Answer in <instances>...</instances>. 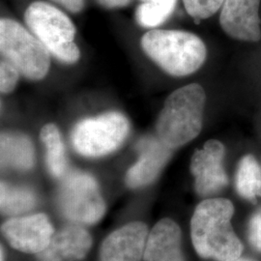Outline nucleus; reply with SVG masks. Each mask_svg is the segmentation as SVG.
I'll use <instances>...</instances> for the list:
<instances>
[{
	"instance_id": "1",
	"label": "nucleus",
	"mask_w": 261,
	"mask_h": 261,
	"mask_svg": "<svg viewBox=\"0 0 261 261\" xmlns=\"http://www.w3.org/2000/svg\"><path fill=\"white\" fill-rule=\"evenodd\" d=\"M234 206L225 198L203 200L195 210L191 236L197 254L217 261H232L241 256L243 245L231 226Z\"/></svg>"
},
{
	"instance_id": "2",
	"label": "nucleus",
	"mask_w": 261,
	"mask_h": 261,
	"mask_svg": "<svg viewBox=\"0 0 261 261\" xmlns=\"http://www.w3.org/2000/svg\"><path fill=\"white\" fill-rule=\"evenodd\" d=\"M205 100L199 84H189L170 94L156 125L159 140L175 149L196 138L202 128Z\"/></svg>"
},
{
	"instance_id": "3",
	"label": "nucleus",
	"mask_w": 261,
	"mask_h": 261,
	"mask_svg": "<svg viewBox=\"0 0 261 261\" xmlns=\"http://www.w3.org/2000/svg\"><path fill=\"white\" fill-rule=\"evenodd\" d=\"M141 47L157 65L174 76L195 73L207 56L200 38L181 30H150L141 38Z\"/></svg>"
},
{
	"instance_id": "4",
	"label": "nucleus",
	"mask_w": 261,
	"mask_h": 261,
	"mask_svg": "<svg viewBox=\"0 0 261 261\" xmlns=\"http://www.w3.org/2000/svg\"><path fill=\"white\" fill-rule=\"evenodd\" d=\"M24 19L32 33L57 59L70 64L79 60L81 53L75 43V25L62 11L36 1L28 6Z\"/></svg>"
},
{
	"instance_id": "5",
	"label": "nucleus",
	"mask_w": 261,
	"mask_h": 261,
	"mask_svg": "<svg viewBox=\"0 0 261 261\" xmlns=\"http://www.w3.org/2000/svg\"><path fill=\"white\" fill-rule=\"evenodd\" d=\"M0 49L20 74L31 81H40L49 69V51L36 36L11 19L0 20Z\"/></svg>"
},
{
	"instance_id": "6",
	"label": "nucleus",
	"mask_w": 261,
	"mask_h": 261,
	"mask_svg": "<svg viewBox=\"0 0 261 261\" xmlns=\"http://www.w3.org/2000/svg\"><path fill=\"white\" fill-rule=\"evenodd\" d=\"M129 130V121L122 113L108 112L79 122L71 139L79 154L85 157H102L118 149Z\"/></svg>"
},
{
	"instance_id": "7",
	"label": "nucleus",
	"mask_w": 261,
	"mask_h": 261,
	"mask_svg": "<svg viewBox=\"0 0 261 261\" xmlns=\"http://www.w3.org/2000/svg\"><path fill=\"white\" fill-rule=\"evenodd\" d=\"M57 202L64 217L77 224H95L106 211L97 182L91 175L81 171H72L62 177Z\"/></svg>"
},
{
	"instance_id": "8",
	"label": "nucleus",
	"mask_w": 261,
	"mask_h": 261,
	"mask_svg": "<svg viewBox=\"0 0 261 261\" xmlns=\"http://www.w3.org/2000/svg\"><path fill=\"white\" fill-rule=\"evenodd\" d=\"M1 230L11 247L19 252L36 254L47 248L56 232L45 214L10 219L2 224Z\"/></svg>"
},
{
	"instance_id": "9",
	"label": "nucleus",
	"mask_w": 261,
	"mask_h": 261,
	"mask_svg": "<svg viewBox=\"0 0 261 261\" xmlns=\"http://www.w3.org/2000/svg\"><path fill=\"white\" fill-rule=\"evenodd\" d=\"M224 144L219 140H208L202 149L196 150L191 161V171L195 176V187L199 196H210L224 189L228 179L223 161Z\"/></svg>"
},
{
	"instance_id": "10",
	"label": "nucleus",
	"mask_w": 261,
	"mask_h": 261,
	"mask_svg": "<svg viewBox=\"0 0 261 261\" xmlns=\"http://www.w3.org/2000/svg\"><path fill=\"white\" fill-rule=\"evenodd\" d=\"M260 0H224L220 23L224 32L239 41L257 42L261 39Z\"/></svg>"
},
{
	"instance_id": "11",
	"label": "nucleus",
	"mask_w": 261,
	"mask_h": 261,
	"mask_svg": "<svg viewBox=\"0 0 261 261\" xmlns=\"http://www.w3.org/2000/svg\"><path fill=\"white\" fill-rule=\"evenodd\" d=\"M148 237L146 224L134 222L113 231L100 249L99 261H140Z\"/></svg>"
},
{
	"instance_id": "12",
	"label": "nucleus",
	"mask_w": 261,
	"mask_h": 261,
	"mask_svg": "<svg viewBox=\"0 0 261 261\" xmlns=\"http://www.w3.org/2000/svg\"><path fill=\"white\" fill-rule=\"evenodd\" d=\"M140 158L126 175L127 185L136 189L148 185L158 176L172 150L156 138H146L138 144Z\"/></svg>"
},
{
	"instance_id": "13",
	"label": "nucleus",
	"mask_w": 261,
	"mask_h": 261,
	"mask_svg": "<svg viewBox=\"0 0 261 261\" xmlns=\"http://www.w3.org/2000/svg\"><path fill=\"white\" fill-rule=\"evenodd\" d=\"M92 238L77 225L66 226L55 232L47 248L36 254L38 261H79L84 258Z\"/></svg>"
},
{
	"instance_id": "14",
	"label": "nucleus",
	"mask_w": 261,
	"mask_h": 261,
	"mask_svg": "<svg viewBox=\"0 0 261 261\" xmlns=\"http://www.w3.org/2000/svg\"><path fill=\"white\" fill-rule=\"evenodd\" d=\"M144 261H185L181 250V230L170 219H164L148 234Z\"/></svg>"
},
{
	"instance_id": "15",
	"label": "nucleus",
	"mask_w": 261,
	"mask_h": 261,
	"mask_svg": "<svg viewBox=\"0 0 261 261\" xmlns=\"http://www.w3.org/2000/svg\"><path fill=\"white\" fill-rule=\"evenodd\" d=\"M1 166L28 170L34 166V149L27 136L19 133L1 135Z\"/></svg>"
},
{
	"instance_id": "16",
	"label": "nucleus",
	"mask_w": 261,
	"mask_h": 261,
	"mask_svg": "<svg viewBox=\"0 0 261 261\" xmlns=\"http://www.w3.org/2000/svg\"><path fill=\"white\" fill-rule=\"evenodd\" d=\"M40 138L46 147L48 171L55 177H63L67 169V158L65 147L58 128L55 124L45 125L41 130Z\"/></svg>"
},
{
	"instance_id": "17",
	"label": "nucleus",
	"mask_w": 261,
	"mask_h": 261,
	"mask_svg": "<svg viewBox=\"0 0 261 261\" xmlns=\"http://www.w3.org/2000/svg\"><path fill=\"white\" fill-rule=\"evenodd\" d=\"M235 187L240 196L255 202L261 196V168L252 155L243 157L236 170Z\"/></svg>"
},
{
	"instance_id": "18",
	"label": "nucleus",
	"mask_w": 261,
	"mask_h": 261,
	"mask_svg": "<svg viewBox=\"0 0 261 261\" xmlns=\"http://www.w3.org/2000/svg\"><path fill=\"white\" fill-rule=\"evenodd\" d=\"M1 212L6 215H19L31 210L36 204L34 193L27 188L1 184Z\"/></svg>"
},
{
	"instance_id": "19",
	"label": "nucleus",
	"mask_w": 261,
	"mask_h": 261,
	"mask_svg": "<svg viewBox=\"0 0 261 261\" xmlns=\"http://www.w3.org/2000/svg\"><path fill=\"white\" fill-rule=\"evenodd\" d=\"M175 6L176 0H141L136 19L143 28H156L169 18Z\"/></svg>"
},
{
	"instance_id": "20",
	"label": "nucleus",
	"mask_w": 261,
	"mask_h": 261,
	"mask_svg": "<svg viewBox=\"0 0 261 261\" xmlns=\"http://www.w3.org/2000/svg\"><path fill=\"white\" fill-rule=\"evenodd\" d=\"M224 0H183L188 14L196 19H205L216 14Z\"/></svg>"
},
{
	"instance_id": "21",
	"label": "nucleus",
	"mask_w": 261,
	"mask_h": 261,
	"mask_svg": "<svg viewBox=\"0 0 261 261\" xmlns=\"http://www.w3.org/2000/svg\"><path fill=\"white\" fill-rule=\"evenodd\" d=\"M19 71L8 60L1 61L0 65V89L2 93L14 90L19 81Z\"/></svg>"
},
{
	"instance_id": "22",
	"label": "nucleus",
	"mask_w": 261,
	"mask_h": 261,
	"mask_svg": "<svg viewBox=\"0 0 261 261\" xmlns=\"http://www.w3.org/2000/svg\"><path fill=\"white\" fill-rule=\"evenodd\" d=\"M249 240L254 249L261 252V209L252 215L250 220Z\"/></svg>"
},
{
	"instance_id": "23",
	"label": "nucleus",
	"mask_w": 261,
	"mask_h": 261,
	"mask_svg": "<svg viewBox=\"0 0 261 261\" xmlns=\"http://www.w3.org/2000/svg\"><path fill=\"white\" fill-rule=\"evenodd\" d=\"M71 12H80L84 8V0H54Z\"/></svg>"
},
{
	"instance_id": "24",
	"label": "nucleus",
	"mask_w": 261,
	"mask_h": 261,
	"mask_svg": "<svg viewBox=\"0 0 261 261\" xmlns=\"http://www.w3.org/2000/svg\"><path fill=\"white\" fill-rule=\"evenodd\" d=\"M130 0H98V2L107 8H118L124 7L129 4Z\"/></svg>"
},
{
	"instance_id": "25",
	"label": "nucleus",
	"mask_w": 261,
	"mask_h": 261,
	"mask_svg": "<svg viewBox=\"0 0 261 261\" xmlns=\"http://www.w3.org/2000/svg\"><path fill=\"white\" fill-rule=\"evenodd\" d=\"M232 261H254L252 260V259H248V258H241V257H239V258H237V259H234Z\"/></svg>"
},
{
	"instance_id": "26",
	"label": "nucleus",
	"mask_w": 261,
	"mask_h": 261,
	"mask_svg": "<svg viewBox=\"0 0 261 261\" xmlns=\"http://www.w3.org/2000/svg\"><path fill=\"white\" fill-rule=\"evenodd\" d=\"M1 261H3V256H4V252H3V249L1 248Z\"/></svg>"
}]
</instances>
